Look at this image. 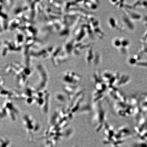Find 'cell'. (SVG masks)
Instances as JSON below:
<instances>
[{
    "label": "cell",
    "instance_id": "cell-1",
    "mask_svg": "<svg viewBox=\"0 0 147 147\" xmlns=\"http://www.w3.org/2000/svg\"><path fill=\"white\" fill-rule=\"evenodd\" d=\"M112 44L114 47L123 54L127 52L130 44L128 40L124 38H115L113 40Z\"/></svg>",
    "mask_w": 147,
    "mask_h": 147
},
{
    "label": "cell",
    "instance_id": "cell-2",
    "mask_svg": "<svg viewBox=\"0 0 147 147\" xmlns=\"http://www.w3.org/2000/svg\"><path fill=\"white\" fill-rule=\"evenodd\" d=\"M144 20L145 21L147 22V16H145L144 18Z\"/></svg>",
    "mask_w": 147,
    "mask_h": 147
}]
</instances>
